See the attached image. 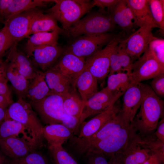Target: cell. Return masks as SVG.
Instances as JSON below:
<instances>
[{
	"mask_svg": "<svg viewBox=\"0 0 164 164\" xmlns=\"http://www.w3.org/2000/svg\"><path fill=\"white\" fill-rule=\"evenodd\" d=\"M143 95L140 111L131 123L140 136L153 133L164 117V101L150 86L141 83Z\"/></svg>",
	"mask_w": 164,
	"mask_h": 164,
	"instance_id": "obj_1",
	"label": "cell"
},
{
	"mask_svg": "<svg viewBox=\"0 0 164 164\" xmlns=\"http://www.w3.org/2000/svg\"><path fill=\"white\" fill-rule=\"evenodd\" d=\"M29 103L46 124H63L72 133L80 127L79 120L69 115L65 111L63 97L61 95L51 94L41 100Z\"/></svg>",
	"mask_w": 164,
	"mask_h": 164,
	"instance_id": "obj_2",
	"label": "cell"
},
{
	"mask_svg": "<svg viewBox=\"0 0 164 164\" xmlns=\"http://www.w3.org/2000/svg\"><path fill=\"white\" fill-rule=\"evenodd\" d=\"M6 119L19 122L26 128L35 150L43 146V127L30 104L22 97L11 104L7 109Z\"/></svg>",
	"mask_w": 164,
	"mask_h": 164,
	"instance_id": "obj_3",
	"label": "cell"
},
{
	"mask_svg": "<svg viewBox=\"0 0 164 164\" xmlns=\"http://www.w3.org/2000/svg\"><path fill=\"white\" fill-rule=\"evenodd\" d=\"M55 4L46 11L61 24L64 32L93 8L88 0H55Z\"/></svg>",
	"mask_w": 164,
	"mask_h": 164,
	"instance_id": "obj_4",
	"label": "cell"
},
{
	"mask_svg": "<svg viewBox=\"0 0 164 164\" xmlns=\"http://www.w3.org/2000/svg\"><path fill=\"white\" fill-rule=\"evenodd\" d=\"M115 26L108 12L99 9L97 11L88 12L64 33L68 37L73 39L84 35L109 32Z\"/></svg>",
	"mask_w": 164,
	"mask_h": 164,
	"instance_id": "obj_5",
	"label": "cell"
},
{
	"mask_svg": "<svg viewBox=\"0 0 164 164\" xmlns=\"http://www.w3.org/2000/svg\"><path fill=\"white\" fill-rule=\"evenodd\" d=\"M139 136L131 123L117 130L107 138L91 145L84 153L99 152L111 158L124 150Z\"/></svg>",
	"mask_w": 164,
	"mask_h": 164,
	"instance_id": "obj_6",
	"label": "cell"
},
{
	"mask_svg": "<svg viewBox=\"0 0 164 164\" xmlns=\"http://www.w3.org/2000/svg\"><path fill=\"white\" fill-rule=\"evenodd\" d=\"M115 36L110 32L84 35L73 39L64 50L86 60L103 49Z\"/></svg>",
	"mask_w": 164,
	"mask_h": 164,
	"instance_id": "obj_7",
	"label": "cell"
},
{
	"mask_svg": "<svg viewBox=\"0 0 164 164\" xmlns=\"http://www.w3.org/2000/svg\"><path fill=\"white\" fill-rule=\"evenodd\" d=\"M125 32L122 31L104 48L86 59L85 68L97 80H103L108 75L110 69V56L114 48L123 39Z\"/></svg>",
	"mask_w": 164,
	"mask_h": 164,
	"instance_id": "obj_8",
	"label": "cell"
},
{
	"mask_svg": "<svg viewBox=\"0 0 164 164\" xmlns=\"http://www.w3.org/2000/svg\"><path fill=\"white\" fill-rule=\"evenodd\" d=\"M164 73L162 65L149 48L132 66L130 75L132 84L153 79Z\"/></svg>",
	"mask_w": 164,
	"mask_h": 164,
	"instance_id": "obj_9",
	"label": "cell"
},
{
	"mask_svg": "<svg viewBox=\"0 0 164 164\" xmlns=\"http://www.w3.org/2000/svg\"><path fill=\"white\" fill-rule=\"evenodd\" d=\"M130 124L127 123L120 111L108 121L99 130L93 135L84 138L72 136L71 138L73 145L80 153H84L91 145L107 138L118 130Z\"/></svg>",
	"mask_w": 164,
	"mask_h": 164,
	"instance_id": "obj_10",
	"label": "cell"
},
{
	"mask_svg": "<svg viewBox=\"0 0 164 164\" xmlns=\"http://www.w3.org/2000/svg\"><path fill=\"white\" fill-rule=\"evenodd\" d=\"M123 94L112 92L107 87L98 91L85 103L79 120L80 125L89 117L97 115L110 108Z\"/></svg>",
	"mask_w": 164,
	"mask_h": 164,
	"instance_id": "obj_11",
	"label": "cell"
},
{
	"mask_svg": "<svg viewBox=\"0 0 164 164\" xmlns=\"http://www.w3.org/2000/svg\"><path fill=\"white\" fill-rule=\"evenodd\" d=\"M41 8L36 7L15 15L4 23L10 36L18 43L26 38L30 26L34 20L44 12Z\"/></svg>",
	"mask_w": 164,
	"mask_h": 164,
	"instance_id": "obj_12",
	"label": "cell"
},
{
	"mask_svg": "<svg viewBox=\"0 0 164 164\" xmlns=\"http://www.w3.org/2000/svg\"><path fill=\"white\" fill-rule=\"evenodd\" d=\"M153 28L150 25H144L127 38L122 40L125 51L133 63L147 50L150 42L157 38L152 34Z\"/></svg>",
	"mask_w": 164,
	"mask_h": 164,
	"instance_id": "obj_13",
	"label": "cell"
},
{
	"mask_svg": "<svg viewBox=\"0 0 164 164\" xmlns=\"http://www.w3.org/2000/svg\"><path fill=\"white\" fill-rule=\"evenodd\" d=\"M86 60L73 54L64 52L56 63L53 67L70 81L76 87V81L85 69Z\"/></svg>",
	"mask_w": 164,
	"mask_h": 164,
	"instance_id": "obj_14",
	"label": "cell"
},
{
	"mask_svg": "<svg viewBox=\"0 0 164 164\" xmlns=\"http://www.w3.org/2000/svg\"><path fill=\"white\" fill-rule=\"evenodd\" d=\"M141 83L132 84L123 95L120 112L128 124L132 122L142 102L143 92Z\"/></svg>",
	"mask_w": 164,
	"mask_h": 164,
	"instance_id": "obj_15",
	"label": "cell"
},
{
	"mask_svg": "<svg viewBox=\"0 0 164 164\" xmlns=\"http://www.w3.org/2000/svg\"><path fill=\"white\" fill-rule=\"evenodd\" d=\"M64 52V48L58 45L42 46L35 49L30 58L37 67L45 72L54 66Z\"/></svg>",
	"mask_w": 164,
	"mask_h": 164,
	"instance_id": "obj_16",
	"label": "cell"
},
{
	"mask_svg": "<svg viewBox=\"0 0 164 164\" xmlns=\"http://www.w3.org/2000/svg\"><path fill=\"white\" fill-rule=\"evenodd\" d=\"M117 101L108 109L99 114L80 126L79 138L89 137L97 132L108 121L117 115L121 110V106Z\"/></svg>",
	"mask_w": 164,
	"mask_h": 164,
	"instance_id": "obj_17",
	"label": "cell"
},
{
	"mask_svg": "<svg viewBox=\"0 0 164 164\" xmlns=\"http://www.w3.org/2000/svg\"><path fill=\"white\" fill-rule=\"evenodd\" d=\"M17 43L15 42L9 49L6 60L12 63L19 72L27 79L31 80L39 70L26 54L17 49Z\"/></svg>",
	"mask_w": 164,
	"mask_h": 164,
	"instance_id": "obj_18",
	"label": "cell"
},
{
	"mask_svg": "<svg viewBox=\"0 0 164 164\" xmlns=\"http://www.w3.org/2000/svg\"><path fill=\"white\" fill-rule=\"evenodd\" d=\"M107 12L113 23L121 27L125 33L129 34L134 29L133 15L126 0H119Z\"/></svg>",
	"mask_w": 164,
	"mask_h": 164,
	"instance_id": "obj_19",
	"label": "cell"
},
{
	"mask_svg": "<svg viewBox=\"0 0 164 164\" xmlns=\"http://www.w3.org/2000/svg\"><path fill=\"white\" fill-rule=\"evenodd\" d=\"M0 149L12 159L21 158L35 150L25 139L17 137L0 138Z\"/></svg>",
	"mask_w": 164,
	"mask_h": 164,
	"instance_id": "obj_20",
	"label": "cell"
},
{
	"mask_svg": "<svg viewBox=\"0 0 164 164\" xmlns=\"http://www.w3.org/2000/svg\"><path fill=\"white\" fill-rule=\"evenodd\" d=\"M149 0H126L133 15L134 28L145 25H150L153 28H159L152 16Z\"/></svg>",
	"mask_w": 164,
	"mask_h": 164,
	"instance_id": "obj_21",
	"label": "cell"
},
{
	"mask_svg": "<svg viewBox=\"0 0 164 164\" xmlns=\"http://www.w3.org/2000/svg\"><path fill=\"white\" fill-rule=\"evenodd\" d=\"M43 72L45 80L51 94L62 96L75 87L66 77L53 67Z\"/></svg>",
	"mask_w": 164,
	"mask_h": 164,
	"instance_id": "obj_22",
	"label": "cell"
},
{
	"mask_svg": "<svg viewBox=\"0 0 164 164\" xmlns=\"http://www.w3.org/2000/svg\"><path fill=\"white\" fill-rule=\"evenodd\" d=\"M139 138L140 136L123 151L115 155L123 164H143L150 156V151L142 147L138 143Z\"/></svg>",
	"mask_w": 164,
	"mask_h": 164,
	"instance_id": "obj_23",
	"label": "cell"
},
{
	"mask_svg": "<svg viewBox=\"0 0 164 164\" xmlns=\"http://www.w3.org/2000/svg\"><path fill=\"white\" fill-rule=\"evenodd\" d=\"M5 77L11 83L19 97L24 99L29 80L21 74L14 65L5 60L2 61Z\"/></svg>",
	"mask_w": 164,
	"mask_h": 164,
	"instance_id": "obj_24",
	"label": "cell"
},
{
	"mask_svg": "<svg viewBox=\"0 0 164 164\" xmlns=\"http://www.w3.org/2000/svg\"><path fill=\"white\" fill-rule=\"evenodd\" d=\"M58 31L39 32L33 34L30 36L25 48L27 56L30 58L36 48L42 46L58 45L59 35Z\"/></svg>",
	"mask_w": 164,
	"mask_h": 164,
	"instance_id": "obj_25",
	"label": "cell"
},
{
	"mask_svg": "<svg viewBox=\"0 0 164 164\" xmlns=\"http://www.w3.org/2000/svg\"><path fill=\"white\" fill-rule=\"evenodd\" d=\"M24 99L30 102L41 100L51 94L50 91L45 80L44 72L39 70L35 77L31 80Z\"/></svg>",
	"mask_w": 164,
	"mask_h": 164,
	"instance_id": "obj_26",
	"label": "cell"
},
{
	"mask_svg": "<svg viewBox=\"0 0 164 164\" xmlns=\"http://www.w3.org/2000/svg\"><path fill=\"white\" fill-rule=\"evenodd\" d=\"M75 87L84 104L98 91L97 80L86 68L77 78Z\"/></svg>",
	"mask_w": 164,
	"mask_h": 164,
	"instance_id": "obj_27",
	"label": "cell"
},
{
	"mask_svg": "<svg viewBox=\"0 0 164 164\" xmlns=\"http://www.w3.org/2000/svg\"><path fill=\"white\" fill-rule=\"evenodd\" d=\"M44 138L49 145H60L72 136V133L63 124L48 125L43 128Z\"/></svg>",
	"mask_w": 164,
	"mask_h": 164,
	"instance_id": "obj_28",
	"label": "cell"
},
{
	"mask_svg": "<svg viewBox=\"0 0 164 164\" xmlns=\"http://www.w3.org/2000/svg\"><path fill=\"white\" fill-rule=\"evenodd\" d=\"M58 31L64 33L63 30L58 26L57 21L50 14L43 13L38 16L32 22L26 38L30 35L39 32Z\"/></svg>",
	"mask_w": 164,
	"mask_h": 164,
	"instance_id": "obj_29",
	"label": "cell"
},
{
	"mask_svg": "<svg viewBox=\"0 0 164 164\" xmlns=\"http://www.w3.org/2000/svg\"><path fill=\"white\" fill-rule=\"evenodd\" d=\"M53 0H13L9 5L4 17L3 22L11 17L32 8L46 7Z\"/></svg>",
	"mask_w": 164,
	"mask_h": 164,
	"instance_id": "obj_30",
	"label": "cell"
},
{
	"mask_svg": "<svg viewBox=\"0 0 164 164\" xmlns=\"http://www.w3.org/2000/svg\"><path fill=\"white\" fill-rule=\"evenodd\" d=\"M62 96L63 107L66 112L79 121L85 104L77 92L76 87Z\"/></svg>",
	"mask_w": 164,
	"mask_h": 164,
	"instance_id": "obj_31",
	"label": "cell"
},
{
	"mask_svg": "<svg viewBox=\"0 0 164 164\" xmlns=\"http://www.w3.org/2000/svg\"><path fill=\"white\" fill-rule=\"evenodd\" d=\"M28 134L26 128L23 125L13 120L5 119L0 125V138L10 137H19L18 136L21 134L23 135V138L29 143L34 149L32 138L28 135Z\"/></svg>",
	"mask_w": 164,
	"mask_h": 164,
	"instance_id": "obj_32",
	"label": "cell"
},
{
	"mask_svg": "<svg viewBox=\"0 0 164 164\" xmlns=\"http://www.w3.org/2000/svg\"><path fill=\"white\" fill-rule=\"evenodd\" d=\"M132 84L130 75L121 72L108 75L106 87L112 92L124 94Z\"/></svg>",
	"mask_w": 164,
	"mask_h": 164,
	"instance_id": "obj_33",
	"label": "cell"
},
{
	"mask_svg": "<svg viewBox=\"0 0 164 164\" xmlns=\"http://www.w3.org/2000/svg\"><path fill=\"white\" fill-rule=\"evenodd\" d=\"M139 136L140 138L138 141L139 144L149 150L151 154L157 156L164 163V143L158 139L154 132L145 135Z\"/></svg>",
	"mask_w": 164,
	"mask_h": 164,
	"instance_id": "obj_34",
	"label": "cell"
},
{
	"mask_svg": "<svg viewBox=\"0 0 164 164\" xmlns=\"http://www.w3.org/2000/svg\"><path fill=\"white\" fill-rule=\"evenodd\" d=\"M151 12L161 34L164 32V0H149Z\"/></svg>",
	"mask_w": 164,
	"mask_h": 164,
	"instance_id": "obj_35",
	"label": "cell"
},
{
	"mask_svg": "<svg viewBox=\"0 0 164 164\" xmlns=\"http://www.w3.org/2000/svg\"><path fill=\"white\" fill-rule=\"evenodd\" d=\"M48 148L56 164H78L62 145H49Z\"/></svg>",
	"mask_w": 164,
	"mask_h": 164,
	"instance_id": "obj_36",
	"label": "cell"
},
{
	"mask_svg": "<svg viewBox=\"0 0 164 164\" xmlns=\"http://www.w3.org/2000/svg\"><path fill=\"white\" fill-rule=\"evenodd\" d=\"M4 164H48L44 156L41 153L33 151L20 158L7 160Z\"/></svg>",
	"mask_w": 164,
	"mask_h": 164,
	"instance_id": "obj_37",
	"label": "cell"
},
{
	"mask_svg": "<svg viewBox=\"0 0 164 164\" xmlns=\"http://www.w3.org/2000/svg\"><path fill=\"white\" fill-rule=\"evenodd\" d=\"M16 42L9 34L6 27L4 26L0 30V60L6 51L9 49Z\"/></svg>",
	"mask_w": 164,
	"mask_h": 164,
	"instance_id": "obj_38",
	"label": "cell"
},
{
	"mask_svg": "<svg viewBox=\"0 0 164 164\" xmlns=\"http://www.w3.org/2000/svg\"><path fill=\"white\" fill-rule=\"evenodd\" d=\"M121 41L118 45L120 63L123 72L130 75L132 66L133 63L130 57L126 52L125 46Z\"/></svg>",
	"mask_w": 164,
	"mask_h": 164,
	"instance_id": "obj_39",
	"label": "cell"
},
{
	"mask_svg": "<svg viewBox=\"0 0 164 164\" xmlns=\"http://www.w3.org/2000/svg\"><path fill=\"white\" fill-rule=\"evenodd\" d=\"M148 48L155 55L160 63L164 66V40L158 38L152 41Z\"/></svg>",
	"mask_w": 164,
	"mask_h": 164,
	"instance_id": "obj_40",
	"label": "cell"
},
{
	"mask_svg": "<svg viewBox=\"0 0 164 164\" xmlns=\"http://www.w3.org/2000/svg\"><path fill=\"white\" fill-rule=\"evenodd\" d=\"M118 44L114 48L110 55V69L108 75L123 72L120 62L118 48Z\"/></svg>",
	"mask_w": 164,
	"mask_h": 164,
	"instance_id": "obj_41",
	"label": "cell"
},
{
	"mask_svg": "<svg viewBox=\"0 0 164 164\" xmlns=\"http://www.w3.org/2000/svg\"><path fill=\"white\" fill-rule=\"evenodd\" d=\"M150 87L159 97H164V73L160 74L153 78Z\"/></svg>",
	"mask_w": 164,
	"mask_h": 164,
	"instance_id": "obj_42",
	"label": "cell"
},
{
	"mask_svg": "<svg viewBox=\"0 0 164 164\" xmlns=\"http://www.w3.org/2000/svg\"><path fill=\"white\" fill-rule=\"evenodd\" d=\"M87 164H108L106 156L99 152H91L87 153Z\"/></svg>",
	"mask_w": 164,
	"mask_h": 164,
	"instance_id": "obj_43",
	"label": "cell"
},
{
	"mask_svg": "<svg viewBox=\"0 0 164 164\" xmlns=\"http://www.w3.org/2000/svg\"><path fill=\"white\" fill-rule=\"evenodd\" d=\"M119 0H94L92 1L93 7L97 6L101 10H104L107 8L108 9L113 6Z\"/></svg>",
	"mask_w": 164,
	"mask_h": 164,
	"instance_id": "obj_44",
	"label": "cell"
},
{
	"mask_svg": "<svg viewBox=\"0 0 164 164\" xmlns=\"http://www.w3.org/2000/svg\"><path fill=\"white\" fill-rule=\"evenodd\" d=\"M156 131L154 133L156 138L164 143V118H161V121L157 124Z\"/></svg>",
	"mask_w": 164,
	"mask_h": 164,
	"instance_id": "obj_45",
	"label": "cell"
},
{
	"mask_svg": "<svg viewBox=\"0 0 164 164\" xmlns=\"http://www.w3.org/2000/svg\"><path fill=\"white\" fill-rule=\"evenodd\" d=\"M13 0H0V21L3 22L5 14Z\"/></svg>",
	"mask_w": 164,
	"mask_h": 164,
	"instance_id": "obj_46",
	"label": "cell"
},
{
	"mask_svg": "<svg viewBox=\"0 0 164 164\" xmlns=\"http://www.w3.org/2000/svg\"><path fill=\"white\" fill-rule=\"evenodd\" d=\"M13 102L11 97L0 95V107L6 109Z\"/></svg>",
	"mask_w": 164,
	"mask_h": 164,
	"instance_id": "obj_47",
	"label": "cell"
},
{
	"mask_svg": "<svg viewBox=\"0 0 164 164\" xmlns=\"http://www.w3.org/2000/svg\"><path fill=\"white\" fill-rule=\"evenodd\" d=\"M143 164H164L155 155L151 154L148 159Z\"/></svg>",
	"mask_w": 164,
	"mask_h": 164,
	"instance_id": "obj_48",
	"label": "cell"
},
{
	"mask_svg": "<svg viewBox=\"0 0 164 164\" xmlns=\"http://www.w3.org/2000/svg\"><path fill=\"white\" fill-rule=\"evenodd\" d=\"M0 95L11 97V92L7 83L0 82Z\"/></svg>",
	"mask_w": 164,
	"mask_h": 164,
	"instance_id": "obj_49",
	"label": "cell"
},
{
	"mask_svg": "<svg viewBox=\"0 0 164 164\" xmlns=\"http://www.w3.org/2000/svg\"><path fill=\"white\" fill-rule=\"evenodd\" d=\"M2 61L0 60V82L7 83L8 81L5 76Z\"/></svg>",
	"mask_w": 164,
	"mask_h": 164,
	"instance_id": "obj_50",
	"label": "cell"
},
{
	"mask_svg": "<svg viewBox=\"0 0 164 164\" xmlns=\"http://www.w3.org/2000/svg\"><path fill=\"white\" fill-rule=\"evenodd\" d=\"M108 163V164H123L119 158L116 155L110 158Z\"/></svg>",
	"mask_w": 164,
	"mask_h": 164,
	"instance_id": "obj_51",
	"label": "cell"
},
{
	"mask_svg": "<svg viewBox=\"0 0 164 164\" xmlns=\"http://www.w3.org/2000/svg\"><path fill=\"white\" fill-rule=\"evenodd\" d=\"M7 109L0 107V125L6 119Z\"/></svg>",
	"mask_w": 164,
	"mask_h": 164,
	"instance_id": "obj_52",
	"label": "cell"
},
{
	"mask_svg": "<svg viewBox=\"0 0 164 164\" xmlns=\"http://www.w3.org/2000/svg\"><path fill=\"white\" fill-rule=\"evenodd\" d=\"M5 159V157L0 153V163L4 162Z\"/></svg>",
	"mask_w": 164,
	"mask_h": 164,
	"instance_id": "obj_53",
	"label": "cell"
},
{
	"mask_svg": "<svg viewBox=\"0 0 164 164\" xmlns=\"http://www.w3.org/2000/svg\"><path fill=\"white\" fill-rule=\"evenodd\" d=\"M4 163H5V162H2V163H0V164H4Z\"/></svg>",
	"mask_w": 164,
	"mask_h": 164,
	"instance_id": "obj_54",
	"label": "cell"
}]
</instances>
